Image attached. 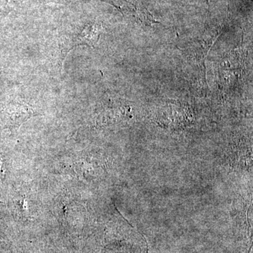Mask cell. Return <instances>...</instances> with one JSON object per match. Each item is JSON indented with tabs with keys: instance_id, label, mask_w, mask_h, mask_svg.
Returning <instances> with one entry per match:
<instances>
[{
	"instance_id": "6da1fadb",
	"label": "cell",
	"mask_w": 253,
	"mask_h": 253,
	"mask_svg": "<svg viewBox=\"0 0 253 253\" xmlns=\"http://www.w3.org/2000/svg\"><path fill=\"white\" fill-rule=\"evenodd\" d=\"M101 26L99 23L87 25L82 31L77 39L78 44H88L93 46L99 41Z\"/></svg>"
}]
</instances>
